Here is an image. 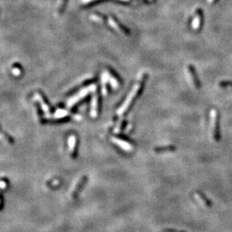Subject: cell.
I'll use <instances>...</instances> for the list:
<instances>
[{
	"label": "cell",
	"mask_w": 232,
	"mask_h": 232,
	"mask_svg": "<svg viewBox=\"0 0 232 232\" xmlns=\"http://www.w3.org/2000/svg\"><path fill=\"white\" fill-rule=\"evenodd\" d=\"M76 143H77V140H76V137L74 135L71 136L69 139V146L70 148V151L72 154H74V150L76 148Z\"/></svg>",
	"instance_id": "7"
},
{
	"label": "cell",
	"mask_w": 232,
	"mask_h": 232,
	"mask_svg": "<svg viewBox=\"0 0 232 232\" xmlns=\"http://www.w3.org/2000/svg\"><path fill=\"white\" fill-rule=\"evenodd\" d=\"M138 90H139V85H136V86L134 87L133 90H132V91L131 92V93L129 94V97L127 98V99L126 100V101L123 103L122 107H121V108H119V110H118V113H119V114H122V113H124V112L128 109L130 104H131V101L133 100V99L135 98V95L137 94V92Z\"/></svg>",
	"instance_id": "2"
},
{
	"label": "cell",
	"mask_w": 232,
	"mask_h": 232,
	"mask_svg": "<svg viewBox=\"0 0 232 232\" xmlns=\"http://www.w3.org/2000/svg\"><path fill=\"white\" fill-rule=\"evenodd\" d=\"M194 198H195V199L199 202L200 204H201L202 207H208V203H207V201L200 194H198V193H195V194H194Z\"/></svg>",
	"instance_id": "8"
},
{
	"label": "cell",
	"mask_w": 232,
	"mask_h": 232,
	"mask_svg": "<svg viewBox=\"0 0 232 232\" xmlns=\"http://www.w3.org/2000/svg\"><path fill=\"white\" fill-rule=\"evenodd\" d=\"M201 11L197 10L196 14L194 15V17L192 23V26L194 29H198L201 24Z\"/></svg>",
	"instance_id": "6"
},
{
	"label": "cell",
	"mask_w": 232,
	"mask_h": 232,
	"mask_svg": "<svg viewBox=\"0 0 232 232\" xmlns=\"http://www.w3.org/2000/svg\"><path fill=\"white\" fill-rule=\"evenodd\" d=\"M187 74L188 76L189 77V79H190V82L192 83L193 86L194 87H197L198 86V80H197L196 75H195V73L194 72V69L192 66H188L187 67Z\"/></svg>",
	"instance_id": "5"
},
{
	"label": "cell",
	"mask_w": 232,
	"mask_h": 232,
	"mask_svg": "<svg viewBox=\"0 0 232 232\" xmlns=\"http://www.w3.org/2000/svg\"><path fill=\"white\" fill-rule=\"evenodd\" d=\"M210 134L211 137L214 140H217L219 135H218V113L215 109H213L210 112Z\"/></svg>",
	"instance_id": "1"
},
{
	"label": "cell",
	"mask_w": 232,
	"mask_h": 232,
	"mask_svg": "<svg viewBox=\"0 0 232 232\" xmlns=\"http://www.w3.org/2000/svg\"><path fill=\"white\" fill-rule=\"evenodd\" d=\"M112 140L115 143V144H117V146H119V147H121L122 149H124V150H126L127 152L131 151L132 149H133V147L131 146L129 143L126 141V140L117 138H112Z\"/></svg>",
	"instance_id": "3"
},
{
	"label": "cell",
	"mask_w": 232,
	"mask_h": 232,
	"mask_svg": "<svg viewBox=\"0 0 232 232\" xmlns=\"http://www.w3.org/2000/svg\"><path fill=\"white\" fill-rule=\"evenodd\" d=\"M215 0H207V2H209V3H213V2H214Z\"/></svg>",
	"instance_id": "11"
},
{
	"label": "cell",
	"mask_w": 232,
	"mask_h": 232,
	"mask_svg": "<svg viewBox=\"0 0 232 232\" xmlns=\"http://www.w3.org/2000/svg\"><path fill=\"white\" fill-rule=\"evenodd\" d=\"M68 114V112L65 111L64 110H59L56 112L54 117L56 118H62V117H64Z\"/></svg>",
	"instance_id": "9"
},
{
	"label": "cell",
	"mask_w": 232,
	"mask_h": 232,
	"mask_svg": "<svg viewBox=\"0 0 232 232\" xmlns=\"http://www.w3.org/2000/svg\"><path fill=\"white\" fill-rule=\"evenodd\" d=\"M91 88H92V86H90V87H89V88H86V89H84V90H81V92H79V94H77V95H75L74 97H73L72 99H71L70 100H69V103H68L69 106H72V105H74L76 102H77V101H79L80 99H81L82 98H83L84 96H86V94L88 93L90 90H91Z\"/></svg>",
	"instance_id": "4"
},
{
	"label": "cell",
	"mask_w": 232,
	"mask_h": 232,
	"mask_svg": "<svg viewBox=\"0 0 232 232\" xmlns=\"http://www.w3.org/2000/svg\"><path fill=\"white\" fill-rule=\"evenodd\" d=\"M173 149V147H162V148H158L157 151H165V150H170V149Z\"/></svg>",
	"instance_id": "10"
}]
</instances>
